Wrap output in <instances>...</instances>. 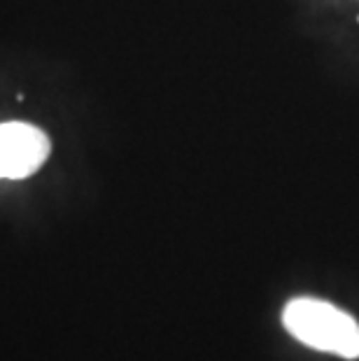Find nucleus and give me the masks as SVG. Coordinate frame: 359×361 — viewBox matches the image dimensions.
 I'll return each instance as SVG.
<instances>
[{"instance_id":"2","label":"nucleus","mask_w":359,"mask_h":361,"mask_svg":"<svg viewBox=\"0 0 359 361\" xmlns=\"http://www.w3.org/2000/svg\"><path fill=\"white\" fill-rule=\"evenodd\" d=\"M49 152V137L37 126L21 124V121L0 124V178H28L47 161Z\"/></svg>"},{"instance_id":"1","label":"nucleus","mask_w":359,"mask_h":361,"mask_svg":"<svg viewBox=\"0 0 359 361\" xmlns=\"http://www.w3.org/2000/svg\"><path fill=\"white\" fill-rule=\"evenodd\" d=\"M282 324L296 341L317 352L341 359L359 357V324L353 314L320 301V298H292L282 310Z\"/></svg>"}]
</instances>
